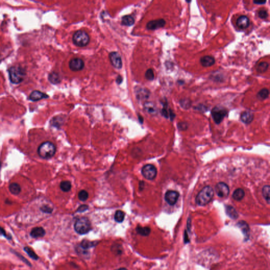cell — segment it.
<instances>
[{
	"label": "cell",
	"mask_w": 270,
	"mask_h": 270,
	"mask_svg": "<svg viewBox=\"0 0 270 270\" xmlns=\"http://www.w3.org/2000/svg\"><path fill=\"white\" fill-rule=\"evenodd\" d=\"M214 194V190L211 187H204L197 195L196 202L200 206L207 205L212 200Z\"/></svg>",
	"instance_id": "obj_1"
},
{
	"label": "cell",
	"mask_w": 270,
	"mask_h": 270,
	"mask_svg": "<svg viewBox=\"0 0 270 270\" xmlns=\"http://www.w3.org/2000/svg\"><path fill=\"white\" fill-rule=\"evenodd\" d=\"M56 152V147L50 142H43L38 149V155L43 159H49L55 155Z\"/></svg>",
	"instance_id": "obj_2"
},
{
	"label": "cell",
	"mask_w": 270,
	"mask_h": 270,
	"mask_svg": "<svg viewBox=\"0 0 270 270\" xmlns=\"http://www.w3.org/2000/svg\"><path fill=\"white\" fill-rule=\"evenodd\" d=\"M9 79L14 84H20L26 77L25 70L18 66L11 67L9 69Z\"/></svg>",
	"instance_id": "obj_3"
},
{
	"label": "cell",
	"mask_w": 270,
	"mask_h": 270,
	"mask_svg": "<svg viewBox=\"0 0 270 270\" xmlns=\"http://www.w3.org/2000/svg\"><path fill=\"white\" fill-rule=\"evenodd\" d=\"M72 41L75 46L84 47L87 46L90 42L89 34L84 30H78L72 36Z\"/></svg>",
	"instance_id": "obj_4"
},
{
	"label": "cell",
	"mask_w": 270,
	"mask_h": 270,
	"mask_svg": "<svg viewBox=\"0 0 270 270\" xmlns=\"http://www.w3.org/2000/svg\"><path fill=\"white\" fill-rule=\"evenodd\" d=\"M74 227L75 231L79 234H87L91 229L90 222L89 219L85 217L78 219Z\"/></svg>",
	"instance_id": "obj_5"
},
{
	"label": "cell",
	"mask_w": 270,
	"mask_h": 270,
	"mask_svg": "<svg viewBox=\"0 0 270 270\" xmlns=\"http://www.w3.org/2000/svg\"><path fill=\"white\" fill-rule=\"evenodd\" d=\"M227 110L221 106H216L213 108L211 112L212 118L216 124H219L227 115Z\"/></svg>",
	"instance_id": "obj_6"
},
{
	"label": "cell",
	"mask_w": 270,
	"mask_h": 270,
	"mask_svg": "<svg viewBox=\"0 0 270 270\" xmlns=\"http://www.w3.org/2000/svg\"><path fill=\"white\" fill-rule=\"evenodd\" d=\"M142 174L146 179L153 180L156 178L157 171L156 168L154 165L147 164L142 168Z\"/></svg>",
	"instance_id": "obj_7"
},
{
	"label": "cell",
	"mask_w": 270,
	"mask_h": 270,
	"mask_svg": "<svg viewBox=\"0 0 270 270\" xmlns=\"http://www.w3.org/2000/svg\"><path fill=\"white\" fill-rule=\"evenodd\" d=\"M215 192L218 196L221 198H225L229 195V189L226 184L220 182L216 185Z\"/></svg>",
	"instance_id": "obj_8"
},
{
	"label": "cell",
	"mask_w": 270,
	"mask_h": 270,
	"mask_svg": "<svg viewBox=\"0 0 270 270\" xmlns=\"http://www.w3.org/2000/svg\"><path fill=\"white\" fill-rule=\"evenodd\" d=\"M111 65L115 68L120 69L123 67V61L120 55L117 52H111L109 55Z\"/></svg>",
	"instance_id": "obj_9"
},
{
	"label": "cell",
	"mask_w": 270,
	"mask_h": 270,
	"mask_svg": "<svg viewBox=\"0 0 270 270\" xmlns=\"http://www.w3.org/2000/svg\"><path fill=\"white\" fill-rule=\"evenodd\" d=\"M69 66L70 70L76 72L81 71L84 68V63L81 59L76 58L70 60L69 63Z\"/></svg>",
	"instance_id": "obj_10"
},
{
	"label": "cell",
	"mask_w": 270,
	"mask_h": 270,
	"mask_svg": "<svg viewBox=\"0 0 270 270\" xmlns=\"http://www.w3.org/2000/svg\"><path fill=\"white\" fill-rule=\"evenodd\" d=\"M166 21L164 19H159L150 21L147 23L146 28L149 30H156L165 27Z\"/></svg>",
	"instance_id": "obj_11"
},
{
	"label": "cell",
	"mask_w": 270,
	"mask_h": 270,
	"mask_svg": "<svg viewBox=\"0 0 270 270\" xmlns=\"http://www.w3.org/2000/svg\"><path fill=\"white\" fill-rule=\"evenodd\" d=\"M180 194L175 190H168L165 195V200L169 205H174L177 202Z\"/></svg>",
	"instance_id": "obj_12"
},
{
	"label": "cell",
	"mask_w": 270,
	"mask_h": 270,
	"mask_svg": "<svg viewBox=\"0 0 270 270\" xmlns=\"http://www.w3.org/2000/svg\"><path fill=\"white\" fill-rule=\"evenodd\" d=\"M135 91L137 99L139 100L148 99L150 95V92L148 90L144 88L139 87L138 86L135 88Z\"/></svg>",
	"instance_id": "obj_13"
},
{
	"label": "cell",
	"mask_w": 270,
	"mask_h": 270,
	"mask_svg": "<svg viewBox=\"0 0 270 270\" xmlns=\"http://www.w3.org/2000/svg\"><path fill=\"white\" fill-rule=\"evenodd\" d=\"M236 26L241 29H245L250 26V20L247 16H240L236 20Z\"/></svg>",
	"instance_id": "obj_14"
},
{
	"label": "cell",
	"mask_w": 270,
	"mask_h": 270,
	"mask_svg": "<svg viewBox=\"0 0 270 270\" xmlns=\"http://www.w3.org/2000/svg\"><path fill=\"white\" fill-rule=\"evenodd\" d=\"M49 96L43 92L38 90H34L31 92L30 95L29 99L32 101H38L41 99L48 98Z\"/></svg>",
	"instance_id": "obj_15"
},
{
	"label": "cell",
	"mask_w": 270,
	"mask_h": 270,
	"mask_svg": "<svg viewBox=\"0 0 270 270\" xmlns=\"http://www.w3.org/2000/svg\"><path fill=\"white\" fill-rule=\"evenodd\" d=\"M144 110L151 115H155L157 113V108L154 103L147 101L144 103Z\"/></svg>",
	"instance_id": "obj_16"
},
{
	"label": "cell",
	"mask_w": 270,
	"mask_h": 270,
	"mask_svg": "<svg viewBox=\"0 0 270 270\" xmlns=\"http://www.w3.org/2000/svg\"><path fill=\"white\" fill-rule=\"evenodd\" d=\"M200 62L204 67H210L214 65L215 63V59L213 56L206 55L200 58Z\"/></svg>",
	"instance_id": "obj_17"
},
{
	"label": "cell",
	"mask_w": 270,
	"mask_h": 270,
	"mask_svg": "<svg viewBox=\"0 0 270 270\" xmlns=\"http://www.w3.org/2000/svg\"><path fill=\"white\" fill-rule=\"evenodd\" d=\"M45 235L46 231L43 227H34L30 232V236L33 238H42Z\"/></svg>",
	"instance_id": "obj_18"
},
{
	"label": "cell",
	"mask_w": 270,
	"mask_h": 270,
	"mask_svg": "<svg viewBox=\"0 0 270 270\" xmlns=\"http://www.w3.org/2000/svg\"><path fill=\"white\" fill-rule=\"evenodd\" d=\"M254 119V114L251 111H245L242 113L241 119L244 123L249 124L253 121Z\"/></svg>",
	"instance_id": "obj_19"
},
{
	"label": "cell",
	"mask_w": 270,
	"mask_h": 270,
	"mask_svg": "<svg viewBox=\"0 0 270 270\" xmlns=\"http://www.w3.org/2000/svg\"><path fill=\"white\" fill-rule=\"evenodd\" d=\"M50 82L53 84H60L61 82V77L58 73L55 72H52L50 73L48 77Z\"/></svg>",
	"instance_id": "obj_20"
},
{
	"label": "cell",
	"mask_w": 270,
	"mask_h": 270,
	"mask_svg": "<svg viewBox=\"0 0 270 270\" xmlns=\"http://www.w3.org/2000/svg\"><path fill=\"white\" fill-rule=\"evenodd\" d=\"M135 23V19L132 16H125L122 18V24L127 27H130Z\"/></svg>",
	"instance_id": "obj_21"
},
{
	"label": "cell",
	"mask_w": 270,
	"mask_h": 270,
	"mask_svg": "<svg viewBox=\"0 0 270 270\" xmlns=\"http://www.w3.org/2000/svg\"><path fill=\"white\" fill-rule=\"evenodd\" d=\"M245 196V192L243 189L238 188L234 190L233 194L232 197L234 200L237 201L241 200Z\"/></svg>",
	"instance_id": "obj_22"
},
{
	"label": "cell",
	"mask_w": 270,
	"mask_h": 270,
	"mask_svg": "<svg viewBox=\"0 0 270 270\" xmlns=\"http://www.w3.org/2000/svg\"><path fill=\"white\" fill-rule=\"evenodd\" d=\"M258 99L260 100H263L267 99L269 96V90L267 88H263L260 90L257 94Z\"/></svg>",
	"instance_id": "obj_23"
},
{
	"label": "cell",
	"mask_w": 270,
	"mask_h": 270,
	"mask_svg": "<svg viewBox=\"0 0 270 270\" xmlns=\"http://www.w3.org/2000/svg\"><path fill=\"white\" fill-rule=\"evenodd\" d=\"M151 231V229L148 227H142L138 226L136 228L137 232L142 236H148L150 234Z\"/></svg>",
	"instance_id": "obj_24"
},
{
	"label": "cell",
	"mask_w": 270,
	"mask_h": 270,
	"mask_svg": "<svg viewBox=\"0 0 270 270\" xmlns=\"http://www.w3.org/2000/svg\"><path fill=\"white\" fill-rule=\"evenodd\" d=\"M226 211L227 215L231 217V219H236L238 218V214L235 209L231 206H227L226 208Z\"/></svg>",
	"instance_id": "obj_25"
},
{
	"label": "cell",
	"mask_w": 270,
	"mask_h": 270,
	"mask_svg": "<svg viewBox=\"0 0 270 270\" xmlns=\"http://www.w3.org/2000/svg\"><path fill=\"white\" fill-rule=\"evenodd\" d=\"M9 188L11 193L14 195H17L20 193L21 187L17 183H13L9 185Z\"/></svg>",
	"instance_id": "obj_26"
},
{
	"label": "cell",
	"mask_w": 270,
	"mask_h": 270,
	"mask_svg": "<svg viewBox=\"0 0 270 270\" xmlns=\"http://www.w3.org/2000/svg\"><path fill=\"white\" fill-rule=\"evenodd\" d=\"M268 66L269 65L267 62H262L258 65L256 70L258 73H264L268 69Z\"/></svg>",
	"instance_id": "obj_27"
},
{
	"label": "cell",
	"mask_w": 270,
	"mask_h": 270,
	"mask_svg": "<svg viewBox=\"0 0 270 270\" xmlns=\"http://www.w3.org/2000/svg\"><path fill=\"white\" fill-rule=\"evenodd\" d=\"M97 243L98 242H91V241H88V240H83L81 243L80 246L83 249L86 250V249H88L89 248H92L94 246H96Z\"/></svg>",
	"instance_id": "obj_28"
},
{
	"label": "cell",
	"mask_w": 270,
	"mask_h": 270,
	"mask_svg": "<svg viewBox=\"0 0 270 270\" xmlns=\"http://www.w3.org/2000/svg\"><path fill=\"white\" fill-rule=\"evenodd\" d=\"M24 251L27 253V255L29 256L33 260H37L39 258L38 255L33 250L30 248L29 246H25L24 248Z\"/></svg>",
	"instance_id": "obj_29"
},
{
	"label": "cell",
	"mask_w": 270,
	"mask_h": 270,
	"mask_svg": "<svg viewBox=\"0 0 270 270\" xmlns=\"http://www.w3.org/2000/svg\"><path fill=\"white\" fill-rule=\"evenodd\" d=\"M270 187L269 185H266L263 187L262 189V194L264 198H265V200L268 202V203L270 204Z\"/></svg>",
	"instance_id": "obj_30"
},
{
	"label": "cell",
	"mask_w": 270,
	"mask_h": 270,
	"mask_svg": "<svg viewBox=\"0 0 270 270\" xmlns=\"http://www.w3.org/2000/svg\"><path fill=\"white\" fill-rule=\"evenodd\" d=\"M60 188L64 192L70 191L71 188V184L68 181H64L60 183Z\"/></svg>",
	"instance_id": "obj_31"
},
{
	"label": "cell",
	"mask_w": 270,
	"mask_h": 270,
	"mask_svg": "<svg viewBox=\"0 0 270 270\" xmlns=\"http://www.w3.org/2000/svg\"><path fill=\"white\" fill-rule=\"evenodd\" d=\"M125 213L122 210H118L115 213L114 219L117 222L122 223L125 219Z\"/></svg>",
	"instance_id": "obj_32"
},
{
	"label": "cell",
	"mask_w": 270,
	"mask_h": 270,
	"mask_svg": "<svg viewBox=\"0 0 270 270\" xmlns=\"http://www.w3.org/2000/svg\"><path fill=\"white\" fill-rule=\"evenodd\" d=\"M89 197V194L85 190H81L78 193V198L79 200L82 202H84L87 200Z\"/></svg>",
	"instance_id": "obj_33"
},
{
	"label": "cell",
	"mask_w": 270,
	"mask_h": 270,
	"mask_svg": "<svg viewBox=\"0 0 270 270\" xmlns=\"http://www.w3.org/2000/svg\"><path fill=\"white\" fill-rule=\"evenodd\" d=\"M180 103L181 107H182L184 109H188L191 106V101L190 99H187V98L181 99L180 100Z\"/></svg>",
	"instance_id": "obj_34"
},
{
	"label": "cell",
	"mask_w": 270,
	"mask_h": 270,
	"mask_svg": "<svg viewBox=\"0 0 270 270\" xmlns=\"http://www.w3.org/2000/svg\"><path fill=\"white\" fill-rule=\"evenodd\" d=\"M238 225L239 226L240 228H241L242 231L244 233L245 235H246L249 232V227H248V224L244 221H241L238 223Z\"/></svg>",
	"instance_id": "obj_35"
},
{
	"label": "cell",
	"mask_w": 270,
	"mask_h": 270,
	"mask_svg": "<svg viewBox=\"0 0 270 270\" xmlns=\"http://www.w3.org/2000/svg\"><path fill=\"white\" fill-rule=\"evenodd\" d=\"M145 78L149 81H152L155 78V74L152 69H149L145 73Z\"/></svg>",
	"instance_id": "obj_36"
},
{
	"label": "cell",
	"mask_w": 270,
	"mask_h": 270,
	"mask_svg": "<svg viewBox=\"0 0 270 270\" xmlns=\"http://www.w3.org/2000/svg\"><path fill=\"white\" fill-rule=\"evenodd\" d=\"M111 250L113 251V253H116V254H121L123 252V248H121V246L119 244H115L113 245L111 248Z\"/></svg>",
	"instance_id": "obj_37"
},
{
	"label": "cell",
	"mask_w": 270,
	"mask_h": 270,
	"mask_svg": "<svg viewBox=\"0 0 270 270\" xmlns=\"http://www.w3.org/2000/svg\"><path fill=\"white\" fill-rule=\"evenodd\" d=\"M258 16L261 19H265L268 17V12L265 9H261L258 12Z\"/></svg>",
	"instance_id": "obj_38"
},
{
	"label": "cell",
	"mask_w": 270,
	"mask_h": 270,
	"mask_svg": "<svg viewBox=\"0 0 270 270\" xmlns=\"http://www.w3.org/2000/svg\"><path fill=\"white\" fill-rule=\"evenodd\" d=\"M40 210L42 212H43L45 213H47V214H51L53 211L52 208L50 207L49 206H48V205H43L41 207Z\"/></svg>",
	"instance_id": "obj_39"
},
{
	"label": "cell",
	"mask_w": 270,
	"mask_h": 270,
	"mask_svg": "<svg viewBox=\"0 0 270 270\" xmlns=\"http://www.w3.org/2000/svg\"><path fill=\"white\" fill-rule=\"evenodd\" d=\"M12 252H13L17 256V257H19V258H20L21 260H22V261L25 262L27 265H29V267H31L32 265H31V264L28 261L26 258H24V257H23L22 255H21L19 253H17V252H16L14 251H13Z\"/></svg>",
	"instance_id": "obj_40"
},
{
	"label": "cell",
	"mask_w": 270,
	"mask_h": 270,
	"mask_svg": "<svg viewBox=\"0 0 270 270\" xmlns=\"http://www.w3.org/2000/svg\"><path fill=\"white\" fill-rule=\"evenodd\" d=\"M0 235H2V236H4V237L7 238L8 239H12V237H11V236L7 234L6 232H5L4 229H3L2 227H1V226H0Z\"/></svg>",
	"instance_id": "obj_41"
},
{
	"label": "cell",
	"mask_w": 270,
	"mask_h": 270,
	"mask_svg": "<svg viewBox=\"0 0 270 270\" xmlns=\"http://www.w3.org/2000/svg\"><path fill=\"white\" fill-rule=\"evenodd\" d=\"M88 209V206L87 205H82L78 209L77 211L78 212H84L85 210H87Z\"/></svg>",
	"instance_id": "obj_42"
},
{
	"label": "cell",
	"mask_w": 270,
	"mask_h": 270,
	"mask_svg": "<svg viewBox=\"0 0 270 270\" xmlns=\"http://www.w3.org/2000/svg\"><path fill=\"white\" fill-rule=\"evenodd\" d=\"M267 2V1L265 0H261V1H253V3L255 4H259V5H262L264 4Z\"/></svg>",
	"instance_id": "obj_43"
},
{
	"label": "cell",
	"mask_w": 270,
	"mask_h": 270,
	"mask_svg": "<svg viewBox=\"0 0 270 270\" xmlns=\"http://www.w3.org/2000/svg\"><path fill=\"white\" fill-rule=\"evenodd\" d=\"M123 80V79L122 76L121 75H118V77L116 79L117 83L118 84H122Z\"/></svg>",
	"instance_id": "obj_44"
},
{
	"label": "cell",
	"mask_w": 270,
	"mask_h": 270,
	"mask_svg": "<svg viewBox=\"0 0 270 270\" xmlns=\"http://www.w3.org/2000/svg\"><path fill=\"white\" fill-rule=\"evenodd\" d=\"M128 270L127 268H118V269H117V270Z\"/></svg>",
	"instance_id": "obj_45"
},
{
	"label": "cell",
	"mask_w": 270,
	"mask_h": 270,
	"mask_svg": "<svg viewBox=\"0 0 270 270\" xmlns=\"http://www.w3.org/2000/svg\"><path fill=\"white\" fill-rule=\"evenodd\" d=\"M2 56H1V55H0V63H1V62H2Z\"/></svg>",
	"instance_id": "obj_46"
}]
</instances>
